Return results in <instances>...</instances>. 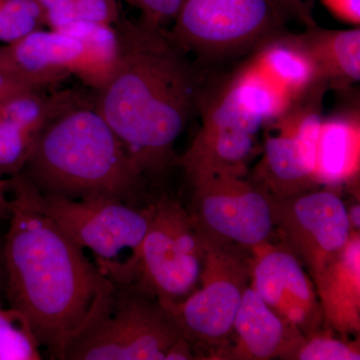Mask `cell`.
<instances>
[{
    "mask_svg": "<svg viewBox=\"0 0 360 360\" xmlns=\"http://www.w3.org/2000/svg\"><path fill=\"white\" fill-rule=\"evenodd\" d=\"M195 359L160 300L132 283H113L105 309L65 354V360Z\"/></svg>",
    "mask_w": 360,
    "mask_h": 360,
    "instance_id": "5",
    "label": "cell"
},
{
    "mask_svg": "<svg viewBox=\"0 0 360 360\" xmlns=\"http://www.w3.org/2000/svg\"><path fill=\"white\" fill-rule=\"evenodd\" d=\"M125 1H127L129 4H130V0H125Z\"/></svg>",
    "mask_w": 360,
    "mask_h": 360,
    "instance_id": "32",
    "label": "cell"
},
{
    "mask_svg": "<svg viewBox=\"0 0 360 360\" xmlns=\"http://www.w3.org/2000/svg\"><path fill=\"white\" fill-rule=\"evenodd\" d=\"M184 0H130L141 11L142 20L165 25L174 21Z\"/></svg>",
    "mask_w": 360,
    "mask_h": 360,
    "instance_id": "25",
    "label": "cell"
},
{
    "mask_svg": "<svg viewBox=\"0 0 360 360\" xmlns=\"http://www.w3.org/2000/svg\"><path fill=\"white\" fill-rule=\"evenodd\" d=\"M270 202L274 226L314 281L349 238L347 205L331 189L284 198L270 196Z\"/></svg>",
    "mask_w": 360,
    "mask_h": 360,
    "instance_id": "12",
    "label": "cell"
},
{
    "mask_svg": "<svg viewBox=\"0 0 360 360\" xmlns=\"http://www.w3.org/2000/svg\"><path fill=\"white\" fill-rule=\"evenodd\" d=\"M220 359H291L305 340L300 329L283 321L265 304L252 286L243 295L231 338Z\"/></svg>",
    "mask_w": 360,
    "mask_h": 360,
    "instance_id": "15",
    "label": "cell"
},
{
    "mask_svg": "<svg viewBox=\"0 0 360 360\" xmlns=\"http://www.w3.org/2000/svg\"><path fill=\"white\" fill-rule=\"evenodd\" d=\"M291 359L359 360V342H349L333 338L329 333H316L305 338Z\"/></svg>",
    "mask_w": 360,
    "mask_h": 360,
    "instance_id": "24",
    "label": "cell"
},
{
    "mask_svg": "<svg viewBox=\"0 0 360 360\" xmlns=\"http://www.w3.org/2000/svg\"><path fill=\"white\" fill-rule=\"evenodd\" d=\"M20 174L42 195L111 198L139 206L153 200L148 180L94 103L84 98L42 127Z\"/></svg>",
    "mask_w": 360,
    "mask_h": 360,
    "instance_id": "3",
    "label": "cell"
},
{
    "mask_svg": "<svg viewBox=\"0 0 360 360\" xmlns=\"http://www.w3.org/2000/svg\"><path fill=\"white\" fill-rule=\"evenodd\" d=\"M65 32L40 28L0 45V70L41 89L70 75L96 91L103 89L117 63L115 26L77 21Z\"/></svg>",
    "mask_w": 360,
    "mask_h": 360,
    "instance_id": "6",
    "label": "cell"
},
{
    "mask_svg": "<svg viewBox=\"0 0 360 360\" xmlns=\"http://www.w3.org/2000/svg\"><path fill=\"white\" fill-rule=\"evenodd\" d=\"M328 85H322L290 110L264 125V155L251 180L271 198L312 191L315 150Z\"/></svg>",
    "mask_w": 360,
    "mask_h": 360,
    "instance_id": "10",
    "label": "cell"
},
{
    "mask_svg": "<svg viewBox=\"0 0 360 360\" xmlns=\"http://www.w3.org/2000/svg\"><path fill=\"white\" fill-rule=\"evenodd\" d=\"M298 37L328 87L348 91L359 82V27L331 30L315 25Z\"/></svg>",
    "mask_w": 360,
    "mask_h": 360,
    "instance_id": "19",
    "label": "cell"
},
{
    "mask_svg": "<svg viewBox=\"0 0 360 360\" xmlns=\"http://www.w3.org/2000/svg\"><path fill=\"white\" fill-rule=\"evenodd\" d=\"M323 321L343 336L360 330V236L352 231L340 252L314 278Z\"/></svg>",
    "mask_w": 360,
    "mask_h": 360,
    "instance_id": "16",
    "label": "cell"
},
{
    "mask_svg": "<svg viewBox=\"0 0 360 360\" xmlns=\"http://www.w3.org/2000/svg\"><path fill=\"white\" fill-rule=\"evenodd\" d=\"M9 188V179H0V217L8 219L11 205L7 200L6 193Z\"/></svg>",
    "mask_w": 360,
    "mask_h": 360,
    "instance_id": "29",
    "label": "cell"
},
{
    "mask_svg": "<svg viewBox=\"0 0 360 360\" xmlns=\"http://www.w3.org/2000/svg\"><path fill=\"white\" fill-rule=\"evenodd\" d=\"M6 291V271H4V259H2V250L0 248V293ZM2 309L1 298H0V309Z\"/></svg>",
    "mask_w": 360,
    "mask_h": 360,
    "instance_id": "31",
    "label": "cell"
},
{
    "mask_svg": "<svg viewBox=\"0 0 360 360\" xmlns=\"http://www.w3.org/2000/svg\"><path fill=\"white\" fill-rule=\"evenodd\" d=\"M322 4L336 18L359 26L360 0H322Z\"/></svg>",
    "mask_w": 360,
    "mask_h": 360,
    "instance_id": "28",
    "label": "cell"
},
{
    "mask_svg": "<svg viewBox=\"0 0 360 360\" xmlns=\"http://www.w3.org/2000/svg\"><path fill=\"white\" fill-rule=\"evenodd\" d=\"M206 243L191 213L167 194L153 201L141 248L124 262L96 259L113 283L135 284L160 303L186 300L200 284Z\"/></svg>",
    "mask_w": 360,
    "mask_h": 360,
    "instance_id": "4",
    "label": "cell"
},
{
    "mask_svg": "<svg viewBox=\"0 0 360 360\" xmlns=\"http://www.w3.org/2000/svg\"><path fill=\"white\" fill-rule=\"evenodd\" d=\"M37 200L42 212L71 240L91 250L94 259L108 262L117 260L122 251L129 250L132 255L141 248L153 201L139 206L111 198L68 200L42 195L37 191Z\"/></svg>",
    "mask_w": 360,
    "mask_h": 360,
    "instance_id": "11",
    "label": "cell"
},
{
    "mask_svg": "<svg viewBox=\"0 0 360 360\" xmlns=\"http://www.w3.org/2000/svg\"><path fill=\"white\" fill-rule=\"evenodd\" d=\"M205 243V266L196 290L182 302L161 305L193 350L215 348L220 359L250 284L251 259L240 252L243 248Z\"/></svg>",
    "mask_w": 360,
    "mask_h": 360,
    "instance_id": "8",
    "label": "cell"
},
{
    "mask_svg": "<svg viewBox=\"0 0 360 360\" xmlns=\"http://www.w3.org/2000/svg\"><path fill=\"white\" fill-rule=\"evenodd\" d=\"M118 58L94 101L148 184H162L176 167L175 142L198 110L196 66L165 25L122 20Z\"/></svg>",
    "mask_w": 360,
    "mask_h": 360,
    "instance_id": "2",
    "label": "cell"
},
{
    "mask_svg": "<svg viewBox=\"0 0 360 360\" xmlns=\"http://www.w3.org/2000/svg\"><path fill=\"white\" fill-rule=\"evenodd\" d=\"M40 345L27 321L9 307L0 309V360H40Z\"/></svg>",
    "mask_w": 360,
    "mask_h": 360,
    "instance_id": "21",
    "label": "cell"
},
{
    "mask_svg": "<svg viewBox=\"0 0 360 360\" xmlns=\"http://www.w3.org/2000/svg\"><path fill=\"white\" fill-rule=\"evenodd\" d=\"M360 112L359 99L322 117L316 150V186H336L359 179Z\"/></svg>",
    "mask_w": 360,
    "mask_h": 360,
    "instance_id": "17",
    "label": "cell"
},
{
    "mask_svg": "<svg viewBox=\"0 0 360 360\" xmlns=\"http://www.w3.org/2000/svg\"><path fill=\"white\" fill-rule=\"evenodd\" d=\"M9 227L2 246L9 307L27 321L51 359L65 360L105 309L113 283L39 207L20 174L9 179Z\"/></svg>",
    "mask_w": 360,
    "mask_h": 360,
    "instance_id": "1",
    "label": "cell"
},
{
    "mask_svg": "<svg viewBox=\"0 0 360 360\" xmlns=\"http://www.w3.org/2000/svg\"><path fill=\"white\" fill-rule=\"evenodd\" d=\"M44 25V14L35 0H0L2 44L14 41Z\"/></svg>",
    "mask_w": 360,
    "mask_h": 360,
    "instance_id": "23",
    "label": "cell"
},
{
    "mask_svg": "<svg viewBox=\"0 0 360 360\" xmlns=\"http://www.w3.org/2000/svg\"><path fill=\"white\" fill-rule=\"evenodd\" d=\"M250 285L283 321L305 338L319 333L323 316L311 277L288 248L269 241L251 250Z\"/></svg>",
    "mask_w": 360,
    "mask_h": 360,
    "instance_id": "13",
    "label": "cell"
},
{
    "mask_svg": "<svg viewBox=\"0 0 360 360\" xmlns=\"http://www.w3.org/2000/svg\"><path fill=\"white\" fill-rule=\"evenodd\" d=\"M32 90H44L18 75L0 70V103Z\"/></svg>",
    "mask_w": 360,
    "mask_h": 360,
    "instance_id": "27",
    "label": "cell"
},
{
    "mask_svg": "<svg viewBox=\"0 0 360 360\" xmlns=\"http://www.w3.org/2000/svg\"><path fill=\"white\" fill-rule=\"evenodd\" d=\"M170 34L201 61L246 56L286 32L270 0H184Z\"/></svg>",
    "mask_w": 360,
    "mask_h": 360,
    "instance_id": "7",
    "label": "cell"
},
{
    "mask_svg": "<svg viewBox=\"0 0 360 360\" xmlns=\"http://www.w3.org/2000/svg\"><path fill=\"white\" fill-rule=\"evenodd\" d=\"M189 181L193 195L188 212L206 241L250 250L269 241L274 222L266 191L234 174L203 175Z\"/></svg>",
    "mask_w": 360,
    "mask_h": 360,
    "instance_id": "9",
    "label": "cell"
},
{
    "mask_svg": "<svg viewBox=\"0 0 360 360\" xmlns=\"http://www.w3.org/2000/svg\"><path fill=\"white\" fill-rule=\"evenodd\" d=\"M314 0H270L281 20L285 25L290 21L302 23L305 27L315 25L312 8Z\"/></svg>",
    "mask_w": 360,
    "mask_h": 360,
    "instance_id": "26",
    "label": "cell"
},
{
    "mask_svg": "<svg viewBox=\"0 0 360 360\" xmlns=\"http://www.w3.org/2000/svg\"><path fill=\"white\" fill-rule=\"evenodd\" d=\"M348 220H349L352 231H359L360 227V207L359 203L352 205L347 210Z\"/></svg>",
    "mask_w": 360,
    "mask_h": 360,
    "instance_id": "30",
    "label": "cell"
},
{
    "mask_svg": "<svg viewBox=\"0 0 360 360\" xmlns=\"http://www.w3.org/2000/svg\"><path fill=\"white\" fill-rule=\"evenodd\" d=\"M44 25L58 30L75 21L115 25L120 20L116 0H35Z\"/></svg>",
    "mask_w": 360,
    "mask_h": 360,
    "instance_id": "20",
    "label": "cell"
},
{
    "mask_svg": "<svg viewBox=\"0 0 360 360\" xmlns=\"http://www.w3.org/2000/svg\"><path fill=\"white\" fill-rule=\"evenodd\" d=\"M236 71L269 97L276 117L328 85L298 34L288 30L258 44Z\"/></svg>",
    "mask_w": 360,
    "mask_h": 360,
    "instance_id": "14",
    "label": "cell"
},
{
    "mask_svg": "<svg viewBox=\"0 0 360 360\" xmlns=\"http://www.w3.org/2000/svg\"><path fill=\"white\" fill-rule=\"evenodd\" d=\"M37 135L0 112V179L20 174Z\"/></svg>",
    "mask_w": 360,
    "mask_h": 360,
    "instance_id": "22",
    "label": "cell"
},
{
    "mask_svg": "<svg viewBox=\"0 0 360 360\" xmlns=\"http://www.w3.org/2000/svg\"><path fill=\"white\" fill-rule=\"evenodd\" d=\"M201 122L193 143L177 158L176 167L184 170L188 180L214 174L245 176L257 134L234 125Z\"/></svg>",
    "mask_w": 360,
    "mask_h": 360,
    "instance_id": "18",
    "label": "cell"
}]
</instances>
